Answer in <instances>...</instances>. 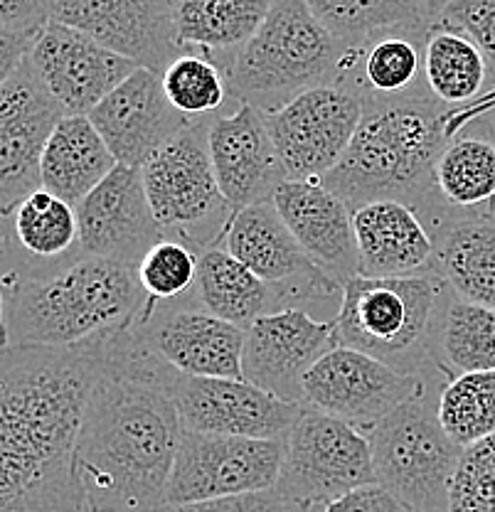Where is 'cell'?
I'll return each instance as SVG.
<instances>
[{"label":"cell","mask_w":495,"mask_h":512,"mask_svg":"<svg viewBox=\"0 0 495 512\" xmlns=\"http://www.w3.org/2000/svg\"><path fill=\"white\" fill-rule=\"evenodd\" d=\"M178 375L133 325L101 343V370L77 439L87 512L168 508V485L183 436L173 402Z\"/></svg>","instance_id":"cell-1"},{"label":"cell","mask_w":495,"mask_h":512,"mask_svg":"<svg viewBox=\"0 0 495 512\" xmlns=\"http://www.w3.org/2000/svg\"><path fill=\"white\" fill-rule=\"evenodd\" d=\"M99 348H0V512H87L77 439Z\"/></svg>","instance_id":"cell-2"},{"label":"cell","mask_w":495,"mask_h":512,"mask_svg":"<svg viewBox=\"0 0 495 512\" xmlns=\"http://www.w3.org/2000/svg\"><path fill=\"white\" fill-rule=\"evenodd\" d=\"M5 345L82 348L129 330L146 296L136 269L77 254L50 266H0Z\"/></svg>","instance_id":"cell-3"},{"label":"cell","mask_w":495,"mask_h":512,"mask_svg":"<svg viewBox=\"0 0 495 512\" xmlns=\"http://www.w3.org/2000/svg\"><path fill=\"white\" fill-rule=\"evenodd\" d=\"M446 111L434 96L367 101L348 151L321 183L350 210L397 200L414 207L429 227L449 210L434 185L436 160L449 143Z\"/></svg>","instance_id":"cell-4"},{"label":"cell","mask_w":495,"mask_h":512,"mask_svg":"<svg viewBox=\"0 0 495 512\" xmlns=\"http://www.w3.org/2000/svg\"><path fill=\"white\" fill-rule=\"evenodd\" d=\"M451 288L434 271L412 276H353L343 284L335 338L402 375H424L434 330Z\"/></svg>","instance_id":"cell-5"},{"label":"cell","mask_w":495,"mask_h":512,"mask_svg":"<svg viewBox=\"0 0 495 512\" xmlns=\"http://www.w3.org/2000/svg\"><path fill=\"white\" fill-rule=\"evenodd\" d=\"M345 47L303 0H276L257 35L227 67L230 96L274 114L298 94L338 82Z\"/></svg>","instance_id":"cell-6"},{"label":"cell","mask_w":495,"mask_h":512,"mask_svg":"<svg viewBox=\"0 0 495 512\" xmlns=\"http://www.w3.org/2000/svg\"><path fill=\"white\" fill-rule=\"evenodd\" d=\"M377 483L407 512H449L463 448L446 436L429 389L409 399L367 434Z\"/></svg>","instance_id":"cell-7"},{"label":"cell","mask_w":495,"mask_h":512,"mask_svg":"<svg viewBox=\"0 0 495 512\" xmlns=\"http://www.w3.org/2000/svg\"><path fill=\"white\" fill-rule=\"evenodd\" d=\"M210 121H193L143 163L148 205L163 232L195 252L220 247L234 212L222 197L210 158Z\"/></svg>","instance_id":"cell-8"},{"label":"cell","mask_w":495,"mask_h":512,"mask_svg":"<svg viewBox=\"0 0 495 512\" xmlns=\"http://www.w3.org/2000/svg\"><path fill=\"white\" fill-rule=\"evenodd\" d=\"M377 483L367 434L318 409L301 407L284 439V463L274 490L306 508L323 510L333 500Z\"/></svg>","instance_id":"cell-9"},{"label":"cell","mask_w":495,"mask_h":512,"mask_svg":"<svg viewBox=\"0 0 495 512\" xmlns=\"http://www.w3.org/2000/svg\"><path fill=\"white\" fill-rule=\"evenodd\" d=\"M422 392H427L424 375H402L365 352L333 345L303 377L301 404L370 434Z\"/></svg>","instance_id":"cell-10"},{"label":"cell","mask_w":495,"mask_h":512,"mask_svg":"<svg viewBox=\"0 0 495 512\" xmlns=\"http://www.w3.org/2000/svg\"><path fill=\"white\" fill-rule=\"evenodd\" d=\"M284 463V439L202 434L183 429L168 505L274 490Z\"/></svg>","instance_id":"cell-11"},{"label":"cell","mask_w":495,"mask_h":512,"mask_svg":"<svg viewBox=\"0 0 495 512\" xmlns=\"http://www.w3.org/2000/svg\"><path fill=\"white\" fill-rule=\"evenodd\" d=\"M264 116L286 178L323 180L358 131L363 99L340 84H323Z\"/></svg>","instance_id":"cell-12"},{"label":"cell","mask_w":495,"mask_h":512,"mask_svg":"<svg viewBox=\"0 0 495 512\" xmlns=\"http://www.w3.org/2000/svg\"><path fill=\"white\" fill-rule=\"evenodd\" d=\"M65 116L30 60L0 87V210L5 217L42 188V153Z\"/></svg>","instance_id":"cell-13"},{"label":"cell","mask_w":495,"mask_h":512,"mask_svg":"<svg viewBox=\"0 0 495 512\" xmlns=\"http://www.w3.org/2000/svg\"><path fill=\"white\" fill-rule=\"evenodd\" d=\"M50 20L156 74L183 55L168 0H50Z\"/></svg>","instance_id":"cell-14"},{"label":"cell","mask_w":495,"mask_h":512,"mask_svg":"<svg viewBox=\"0 0 495 512\" xmlns=\"http://www.w3.org/2000/svg\"><path fill=\"white\" fill-rule=\"evenodd\" d=\"M28 60L67 116H89L138 69L136 62L55 20L35 37Z\"/></svg>","instance_id":"cell-15"},{"label":"cell","mask_w":495,"mask_h":512,"mask_svg":"<svg viewBox=\"0 0 495 512\" xmlns=\"http://www.w3.org/2000/svg\"><path fill=\"white\" fill-rule=\"evenodd\" d=\"M173 402L183 429L247 439H286L303 407L247 380L190 375H178Z\"/></svg>","instance_id":"cell-16"},{"label":"cell","mask_w":495,"mask_h":512,"mask_svg":"<svg viewBox=\"0 0 495 512\" xmlns=\"http://www.w3.org/2000/svg\"><path fill=\"white\" fill-rule=\"evenodd\" d=\"M333 345V320H316L306 308H284L244 330L242 375L284 402L301 404L303 377Z\"/></svg>","instance_id":"cell-17"},{"label":"cell","mask_w":495,"mask_h":512,"mask_svg":"<svg viewBox=\"0 0 495 512\" xmlns=\"http://www.w3.org/2000/svg\"><path fill=\"white\" fill-rule=\"evenodd\" d=\"M136 333L165 365L190 377L244 380V328L212 316L205 308L163 303L153 311L141 308Z\"/></svg>","instance_id":"cell-18"},{"label":"cell","mask_w":495,"mask_h":512,"mask_svg":"<svg viewBox=\"0 0 495 512\" xmlns=\"http://www.w3.org/2000/svg\"><path fill=\"white\" fill-rule=\"evenodd\" d=\"M79 249L136 269L148 249L168 234L153 217L141 168L116 165L77 205Z\"/></svg>","instance_id":"cell-19"},{"label":"cell","mask_w":495,"mask_h":512,"mask_svg":"<svg viewBox=\"0 0 495 512\" xmlns=\"http://www.w3.org/2000/svg\"><path fill=\"white\" fill-rule=\"evenodd\" d=\"M116 163L143 168L153 153L193 124L165 94L161 74L138 67L89 114Z\"/></svg>","instance_id":"cell-20"},{"label":"cell","mask_w":495,"mask_h":512,"mask_svg":"<svg viewBox=\"0 0 495 512\" xmlns=\"http://www.w3.org/2000/svg\"><path fill=\"white\" fill-rule=\"evenodd\" d=\"M207 141L217 185L232 212L269 202L279 185L289 180L266 116L254 106L237 104L232 114L212 119Z\"/></svg>","instance_id":"cell-21"},{"label":"cell","mask_w":495,"mask_h":512,"mask_svg":"<svg viewBox=\"0 0 495 512\" xmlns=\"http://www.w3.org/2000/svg\"><path fill=\"white\" fill-rule=\"evenodd\" d=\"M220 247L271 286L291 288L311 301L343 296V286L316 269L271 200L234 212Z\"/></svg>","instance_id":"cell-22"},{"label":"cell","mask_w":495,"mask_h":512,"mask_svg":"<svg viewBox=\"0 0 495 512\" xmlns=\"http://www.w3.org/2000/svg\"><path fill=\"white\" fill-rule=\"evenodd\" d=\"M271 202L323 276L340 286L360 276L353 210L321 180H286Z\"/></svg>","instance_id":"cell-23"},{"label":"cell","mask_w":495,"mask_h":512,"mask_svg":"<svg viewBox=\"0 0 495 512\" xmlns=\"http://www.w3.org/2000/svg\"><path fill=\"white\" fill-rule=\"evenodd\" d=\"M429 30L431 23L402 25L348 45L335 84L358 94L363 104L434 96L424 79Z\"/></svg>","instance_id":"cell-24"},{"label":"cell","mask_w":495,"mask_h":512,"mask_svg":"<svg viewBox=\"0 0 495 512\" xmlns=\"http://www.w3.org/2000/svg\"><path fill=\"white\" fill-rule=\"evenodd\" d=\"M360 276H412L431 271L434 234L414 207L397 200L365 202L353 210Z\"/></svg>","instance_id":"cell-25"},{"label":"cell","mask_w":495,"mask_h":512,"mask_svg":"<svg viewBox=\"0 0 495 512\" xmlns=\"http://www.w3.org/2000/svg\"><path fill=\"white\" fill-rule=\"evenodd\" d=\"M431 271L446 286L478 306L495 311V220L486 210H449L431 224Z\"/></svg>","instance_id":"cell-26"},{"label":"cell","mask_w":495,"mask_h":512,"mask_svg":"<svg viewBox=\"0 0 495 512\" xmlns=\"http://www.w3.org/2000/svg\"><path fill=\"white\" fill-rule=\"evenodd\" d=\"M195 301L212 316L247 330L254 320L284 308H303L311 298L291 288L266 284L230 252L212 247L200 252Z\"/></svg>","instance_id":"cell-27"},{"label":"cell","mask_w":495,"mask_h":512,"mask_svg":"<svg viewBox=\"0 0 495 512\" xmlns=\"http://www.w3.org/2000/svg\"><path fill=\"white\" fill-rule=\"evenodd\" d=\"M183 52H198L230 67L237 52L257 35L276 0H168Z\"/></svg>","instance_id":"cell-28"},{"label":"cell","mask_w":495,"mask_h":512,"mask_svg":"<svg viewBox=\"0 0 495 512\" xmlns=\"http://www.w3.org/2000/svg\"><path fill=\"white\" fill-rule=\"evenodd\" d=\"M79 252L77 207L35 190L8 215V242L0 266H50Z\"/></svg>","instance_id":"cell-29"},{"label":"cell","mask_w":495,"mask_h":512,"mask_svg":"<svg viewBox=\"0 0 495 512\" xmlns=\"http://www.w3.org/2000/svg\"><path fill=\"white\" fill-rule=\"evenodd\" d=\"M116 165L114 153L89 116H65L42 153V190L77 207Z\"/></svg>","instance_id":"cell-30"},{"label":"cell","mask_w":495,"mask_h":512,"mask_svg":"<svg viewBox=\"0 0 495 512\" xmlns=\"http://www.w3.org/2000/svg\"><path fill=\"white\" fill-rule=\"evenodd\" d=\"M431 367L446 382L466 372L495 370V311L463 301L454 291L446 296L434 330Z\"/></svg>","instance_id":"cell-31"},{"label":"cell","mask_w":495,"mask_h":512,"mask_svg":"<svg viewBox=\"0 0 495 512\" xmlns=\"http://www.w3.org/2000/svg\"><path fill=\"white\" fill-rule=\"evenodd\" d=\"M488 62L468 37L431 25L424 47V79L436 101L449 109L471 104L488 92Z\"/></svg>","instance_id":"cell-32"},{"label":"cell","mask_w":495,"mask_h":512,"mask_svg":"<svg viewBox=\"0 0 495 512\" xmlns=\"http://www.w3.org/2000/svg\"><path fill=\"white\" fill-rule=\"evenodd\" d=\"M434 185L454 210H483L495 197V141L466 128L436 160Z\"/></svg>","instance_id":"cell-33"},{"label":"cell","mask_w":495,"mask_h":512,"mask_svg":"<svg viewBox=\"0 0 495 512\" xmlns=\"http://www.w3.org/2000/svg\"><path fill=\"white\" fill-rule=\"evenodd\" d=\"M436 416L456 446L471 448L495 436V370L466 372L444 382Z\"/></svg>","instance_id":"cell-34"},{"label":"cell","mask_w":495,"mask_h":512,"mask_svg":"<svg viewBox=\"0 0 495 512\" xmlns=\"http://www.w3.org/2000/svg\"><path fill=\"white\" fill-rule=\"evenodd\" d=\"M318 23L343 45H358L375 32L429 23L412 0H303ZM434 25V23H431Z\"/></svg>","instance_id":"cell-35"},{"label":"cell","mask_w":495,"mask_h":512,"mask_svg":"<svg viewBox=\"0 0 495 512\" xmlns=\"http://www.w3.org/2000/svg\"><path fill=\"white\" fill-rule=\"evenodd\" d=\"M161 82L170 104L193 121L220 111L230 96L225 69L198 52L175 57L161 74Z\"/></svg>","instance_id":"cell-36"},{"label":"cell","mask_w":495,"mask_h":512,"mask_svg":"<svg viewBox=\"0 0 495 512\" xmlns=\"http://www.w3.org/2000/svg\"><path fill=\"white\" fill-rule=\"evenodd\" d=\"M198 261L200 254L183 239L163 237L153 244L136 266L138 284L146 296L143 308L153 311L163 303L183 301L185 293L198 281Z\"/></svg>","instance_id":"cell-37"},{"label":"cell","mask_w":495,"mask_h":512,"mask_svg":"<svg viewBox=\"0 0 495 512\" xmlns=\"http://www.w3.org/2000/svg\"><path fill=\"white\" fill-rule=\"evenodd\" d=\"M449 512H495V436L461 453Z\"/></svg>","instance_id":"cell-38"},{"label":"cell","mask_w":495,"mask_h":512,"mask_svg":"<svg viewBox=\"0 0 495 512\" xmlns=\"http://www.w3.org/2000/svg\"><path fill=\"white\" fill-rule=\"evenodd\" d=\"M434 25L468 37L495 77V0H454Z\"/></svg>","instance_id":"cell-39"},{"label":"cell","mask_w":495,"mask_h":512,"mask_svg":"<svg viewBox=\"0 0 495 512\" xmlns=\"http://www.w3.org/2000/svg\"><path fill=\"white\" fill-rule=\"evenodd\" d=\"M163 512H323L306 508V505L294 503L284 498L276 490H262V493H244L230 495V498L200 500V503L188 505H168Z\"/></svg>","instance_id":"cell-40"},{"label":"cell","mask_w":495,"mask_h":512,"mask_svg":"<svg viewBox=\"0 0 495 512\" xmlns=\"http://www.w3.org/2000/svg\"><path fill=\"white\" fill-rule=\"evenodd\" d=\"M323 512H407L390 490L382 488L380 483L363 485L343 498L333 500Z\"/></svg>","instance_id":"cell-41"},{"label":"cell","mask_w":495,"mask_h":512,"mask_svg":"<svg viewBox=\"0 0 495 512\" xmlns=\"http://www.w3.org/2000/svg\"><path fill=\"white\" fill-rule=\"evenodd\" d=\"M50 23V0H0V25L40 35Z\"/></svg>","instance_id":"cell-42"},{"label":"cell","mask_w":495,"mask_h":512,"mask_svg":"<svg viewBox=\"0 0 495 512\" xmlns=\"http://www.w3.org/2000/svg\"><path fill=\"white\" fill-rule=\"evenodd\" d=\"M35 37L37 35H30V32L10 30L0 25V87L18 72L20 64L28 60Z\"/></svg>","instance_id":"cell-43"},{"label":"cell","mask_w":495,"mask_h":512,"mask_svg":"<svg viewBox=\"0 0 495 512\" xmlns=\"http://www.w3.org/2000/svg\"><path fill=\"white\" fill-rule=\"evenodd\" d=\"M493 111H495V87L488 89V92L483 96H478V99L471 101V104L446 111V114H444L446 138L451 141V138H456L459 133L466 131L468 126L476 124V121L483 119V116L493 114Z\"/></svg>","instance_id":"cell-44"},{"label":"cell","mask_w":495,"mask_h":512,"mask_svg":"<svg viewBox=\"0 0 495 512\" xmlns=\"http://www.w3.org/2000/svg\"><path fill=\"white\" fill-rule=\"evenodd\" d=\"M451 3H454V0H419V8H422L424 18H427L429 23H436V18H439Z\"/></svg>","instance_id":"cell-45"},{"label":"cell","mask_w":495,"mask_h":512,"mask_svg":"<svg viewBox=\"0 0 495 512\" xmlns=\"http://www.w3.org/2000/svg\"><path fill=\"white\" fill-rule=\"evenodd\" d=\"M468 128H473V131L483 133V136H488L491 141H495V111H493V114L483 116V119H478L476 124H471Z\"/></svg>","instance_id":"cell-46"},{"label":"cell","mask_w":495,"mask_h":512,"mask_svg":"<svg viewBox=\"0 0 495 512\" xmlns=\"http://www.w3.org/2000/svg\"><path fill=\"white\" fill-rule=\"evenodd\" d=\"M0 348H5V293H3V281H0Z\"/></svg>","instance_id":"cell-47"},{"label":"cell","mask_w":495,"mask_h":512,"mask_svg":"<svg viewBox=\"0 0 495 512\" xmlns=\"http://www.w3.org/2000/svg\"><path fill=\"white\" fill-rule=\"evenodd\" d=\"M5 242H8V217L0 210V247H3Z\"/></svg>","instance_id":"cell-48"},{"label":"cell","mask_w":495,"mask_h":512,"mask_svg":"<svg viewBox=\"0 0 495 512\" xmlns=\"http://www.w3.org/2000/svg\"><path fill=\"white\" fill-rule=\"evenodd\" d=\"M483 210H486V212H488V215H491V217H493V220H495V197H493V200H491V202H488V205H486V207H483Z\"/></svg>","instance_id":"cell-49"},{"label":"cell","mask_w":495,"mask_h":512,"mask_svg":"<svg viewBox=\"0 0 495 512\" xmlns=\"http://www.w3.org/2000/svg\"><path fill=\"white\" fill-rule=\"evenodd\" d=\"M412 3H417V5H419V0H412Z\"/></svg>","instance_id":"cell-50"}]
</instances>
